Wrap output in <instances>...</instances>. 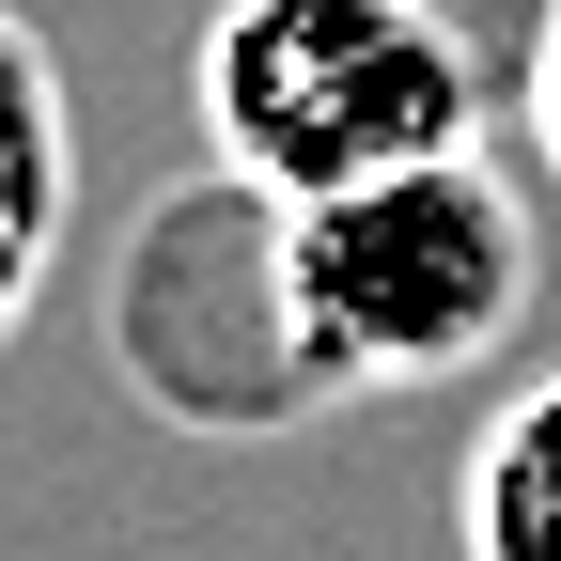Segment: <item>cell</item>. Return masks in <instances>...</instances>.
Here are the masks:
<instances>
[{
    "mask_svg": "<svg viewBox=\"0 0 561 561\" xmlns=\"http://www.w3.org/2000/svg\"><path fill=\"white\" fill-rule=\"evenodd\" d=\"M265 312L297 390H437L500 359L530 312V219L483 157L359 172L328 203H265Z\"/></svg>",
    "mask_w": 561,
    "mask_h": 561,
    "instance_id": "1",
    "label": "cell"
},
{
    "mask_svg": "<svg viewBox=\"0 0 561 561\" xmlns=\"http://www.w3.org/2000/svg\"><path fill=\"white\" fill-rule=\"evenodd\" d=\"M468 47L421 0H219L203 32V125L250 203H328L359 172L468 157Z\"/></svg>",
    "mask_w": 561,
    "mask_h": 561,
    "instance_id": "2",
    "label": "cell"
},
{
    "mask_svg": "<svg viewBox=\"0 0 561 561\" xmlns=\"http://www.w3.org/2000/svg\"><path fill=\"white\" fill-rule=\"evenodd\" d=\"M62 203H79V125H62V62L47 32L0 0V343L47 297V250H62Z\"/></svg>",
    "mask_w": 561,
    "mask_h": 561,
    "instance_id": "3",
    "label": "cell"
},
{
    "mask_svg": "<svg viewBox=\"0 0 561 561\" xmlns=\"http://www.w3.org/2000/svg\"><path fill=\"white\" fill-rule=\"evenodd\" d=\"M468 561H561V375H530L468 453Z\"/></svg>",
    "mask_w": 561,
    "mask_h": 561,
    "instance_id": "4",
    "label": "cell"
},
{
    "mask_svg": "<svg viewBox=\"0 0 561 561\" xmlns=\"http://www.w3.org/2000/svg\"><path fill=\"white\" fill-rule=\"evenodd\" d=\"M530 125H546V157H561V0H546V32H530Z\"/></svg>",
    "mask_w": 561,
    "mask_h": 561,
    "instance_id": "5",
    "label": "cell"
}]
</instances>
